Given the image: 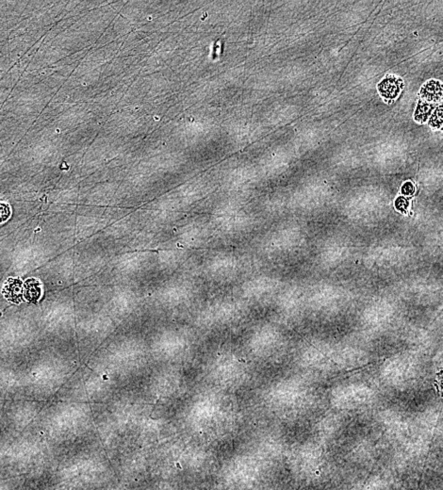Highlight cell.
<instances>
[{
	"instance_id": "6da1fadb",
	"label": "cell",
	"mask_w": 443,
	"mask_h": 490,
	"mask_svg": "<svg viewBox=\"0 0 443 490\" xmlns=\"http://www.w3.org/2000/svg\"><path fill=\"white\" fill-rule=\"evenodd\" d=\"M252 309L234 291L203 300L189 317L199 334H229L249 323Z\"/></svg>"
},
{
	"instance_id": "7a4b0ae2",
	"label": "cell",
	"mask_w": 443,
	"mask_h": 490,
	"mask_svg": "<svg viewBox=\"0 0 443 490\" xmlns=\"http://www.w3.org/2000/svg\"><path fill=\"white\" fill-rule=\"evenodd\" d=\"M240 347L250 362L264 368L284 362L286 335L284 326L273 319H261L243 328Z\"/></svg>"
},
{
	"instance_id": "3957f363",
	"label": "cell",
	"mask_w": 443,
	"mask_h": 490,
	"mask_svg": "<svg viewBox=\"0 0 443 490\" xmlns=\"http://www.w3.org/2000/svg\"><path fill=\"white\" fill-rule=\"evenodd\" d=\"M199 333L193 326L167 324L158 327L156 338L155 354L158 365H173L186 367L203 347Z\"/></svg>"
},
{
	"instance_id": "277c9868",
	"label": "cell",
	"mask_w": 443,
	"mask_h": 490,
	"mask_svg": "<svg viewBox=\"0 0 443 490\" xmlns=\"http://www.w3.org/2000/svg\"><path fill=\"white\" fill-rule=\"evenodd\" d=\"M255 260L233 251L214 252L199 264V280L212 287L225 288L240 284L255 272Z\"/></svg>"
},
{
	"instance_id": "5b68a950",
	"label": "cell",
	"mask_w": 443,
	"mask_h": 490,
	"mask_svg": "<svg viewBox=\"0 0 443 490\" xmlns=\"http://www.w3.org/2000/svg\"><path fill=\"white\" fill-rule=\"evenodd\" d=\"M202 287L199 278L191 275H180L158 285L157 290V303L158 312L167 316H181L186 314L188 317L196 310L203 301Z\"/></svg>"
},
{
	"instance_id": "8992f818",
	"label": "cell",
	"mask_w": 443,
	"mask_h": 490,
	"mask_svg": "<svg viewBox=\"0 0 443 490\" xmlns=\"http://www.w3.org/2000/svg\"><path fill=\"white\" fill-rule=\"evenodd\" d=\"M284 285V277L281 275L267 271L254 272L236 286L234 292L251 309L268 310Z\"/></svg>"
},
{
	"instance_id": "52a82bcc",
	"label": "cell",
	"mask_w": 443,
	"mask_h": 490,
	"mask_svg": "<svg viewBox=\"0 0 443 490\" xmlns=\"http://www.w3.org/2000/svg\"><path fill=\"white\" fill-rule=\"evenodd\" d=\"M403 88V81L399 77L388 75L378 85V91L382 97L387 99H393L398 97Z\"/></svg>"
},
{
	"instance_id": "ba28073f",
	"label": "cell",
	"mask_w": 443,
	"mask_h": 490,
	"mask_svg": "<svg viewBox=\"0 0 443 490\" xmlns=\"http://www.w3.org/2000/svg\"><path fill=\"white\" fill-rule=\"evenodd\" d=\"M23 283L19 279L9 278L2 290L4 297L15 304H20L23 300Z\"/></svg>"
},
{
	"instance_id": "9c48e42d",
	"label": "cell",
	"mask_w": 443,
	"mask_h": 490,
	"mask_svg": "<svg viewBox=\"0 0 443 490\" xmlns=\"http://www.w3.org/2000/svg\"><path fill=\"white\" fill-rule=\"evenodd\" d=\"M442 95V84L436 80H430L425 83L421 90V97L428 103H434L438 101Z\"/></svg>"
},
{
	"instance_id": "30bf717a",
	"label": "cell",
	"mask_w": 443,
	"mask_h": 490,
	"mask_svg": "<svg viewBox=\"0 0 443 490\" xmlns=\"http://www.w3.org/2000/svg\"><path fill=\"white\" fill-rule=\"evenodd\" d=\"M23 295L24 298L32 304H35L39 301L42 295V288L41 284L37 279L31 278L28 279L24 283L23 286Z\"/></svg>"
},
{
	"instance_id": "8fae6325",
	"label": "cell",
	"mask_w": 443,
	"mask_h": 490,
	"mask_svg": "<svg viewBox=\"0 0 443 490\" xmlns=\"http://www.w3.org/2000/svg\"><path fill=\"white\" fill-rule=\"evenodd\" d=\"M434 111H435V105L433 103H428L423 100H420L415 111L414 118L417 122H421V123L426 122L431 116V113H433Z\"/></svg>"
},
{
	"instance_id": "7c38bea8",
	"label": "cell",
	"mask_w": 443,
	"mask_h": 490,
	"mask_svg": "<svg viewBox=\"0 0 443 490\" xmlns=\"http://www.w3.org/2000/svg\"><path fill=\"white\" fill-rule=\"evenodd\" d=\"M443 124V103L438 105L430 116L429 125L433 128H439Z\"/></svg>"
},
{
	"instance_id": "4fadbf2b",
	"label": "cell",
	"mask_w": 443,
	"mask_h": 490,
	"mask_svg": "<svg viewBox=\"0 0 443 490\" xmlns=\"http://www.w3.org/2000/svg\"><path fill=\"white\" fill-rule=\"evenodd\" d=\"M11 216V208L7 203L0 202V223L6 222Z\"/></svg>"
},
{
	"instance_id": "5bb4252c",
	"label": "cell",
	"mask_w": 443,
	"mask_h": 490,
	"mask_svg": "<svg viewBox=\"0 0 443 490\" xmlns=\"http://www.w3.org/2000/svg\"><path fill=\"white\" fill-rule=\"evenodd\" d=\"M409 205V201L405 196H400L395 201V207L400 211H405Z\"/></svg>"
},
{
	"instance_id": "9a60e30c",
	"label": "cell",
	"mask_w": 443,
	"mask_h": 490,
	"mask_svg": "<svg viewBox=\"0 0 443 490\" xmlns=\"http://www.w3.org/2000/svg\"><path fill=\"white\" fill-rule=\"evenodd\" d=\"M401 192L405 196H411L415 193V186L412 182H409V181L406 182L404 185L402 186Z\"/></svg>"
},
{
	"instance_id": "2e32d148",
	"label": "cell",
	"mask_w": 443,
	"mask_h": 490,
	"mask_svg": "<svg viewBox=\"0 0 443 490\" xmlns=\"http://www.w3.org/2000/svg\"><path fill=\"white\" fill-rule=\"evenodd\" d=\"M436 385H437V388H438V390L440 392V395H441V397L443 398V371L438 374Z\"/></svg>"
},
{
	"instance_id": "e0dca14e",
	"label": "cell",
	"mask_w": 443,
	"mask_h": 490,
	"mask_svg": "<svg viewBox=\"0 0 443 490\" xmlns=\"http://www.w3.org/2000/svg\"><path fill=\"white\" fill-rule=\"evenodd\" d=\"M442 130H443V126H442Z\"/></svg>"
}]
</instances>
